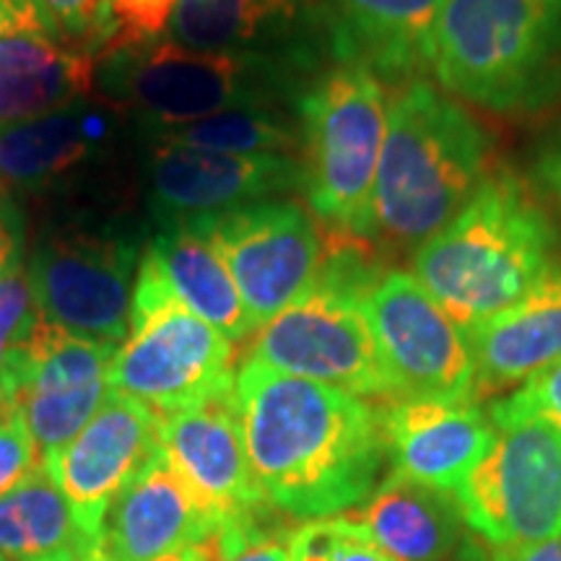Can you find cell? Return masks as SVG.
Listing matches in <instances>:
<instances>
[{"instance_id": "8992f818", "label": "cell", "mask_w": 561, "mask_h": 561, "mask_svg": "<svg viewBox=\"0 0 561 561\" xmlns=\"http://www.w3.org/2000/svg\"><path fill=\"white\" fill-rule=\"evenodd\" d=\"M385 271L380 257L362 244L328 248L318 280L257 328L248 359L364 401L396 398L362 307Z\"/></svg>"}, {"instance_id": "ba28073f", "label": "cell", "mask_w": 561, "mask_h": 561, "mask_svg": "<svg viewBox=\"0 0 561 561\" xmlns=\"http://www.w3.org/2000/svg\"><path fill=\"white\" fill-rule=\"evenodd\" d=\"M234 341L180 305L138 263L128 335L110 364V390L167 416L234 390Z\"/></svg>"}, {"instance_id": "52a82bcc", "label": "cell", "mask_w": 561, "mask_h": 561, "mask_svg": "<svg viewBox=\"0 0 561 561\" xmlns=\"http://www.w3.org/2000/svg\"><path fill=\"white\" fill-rule=\"evenodd\" d=\"M388 87L351 62H331L301 91V193L322 229L371 240V193L388 130Z\"/></svg>"}, {"instance_id": "2e32d148", "label": "cell", "mask_w": 561, "mask_h": 561, "mask_svg": "<svg viewBox=\"0 0 561 561\" xmlns=\"http://www.w3.org/2000/svg\"><path fill=\"white\" fill-rule=\"evenodd\" d=\"M159 450L219 528L273 510L252 473L234 390L159 416Z\"/></svg>"}, {"instance_id": "5b68a950", "label": "cell", "mask_w": 561, "mask_h": 561, "mask_svg": "<svg viewBox=\"0 0 561 561\" xmlns=\"http://www.w3.org/2000/svg\"><path fill=\"white\" fill-rule=\"evenodd\" d=\"M322 68L294 58L185 50L170 39L96 58L107 107L130 112L146 128H170L234 110L297 107Z\"/></svg>"}, {"instance_id": "ac0fdd59", "label": "cell", "mask_w": 561, "mask_h": 561, "mask_svg": "<svg viewBox=\"0 0 561 561\" xmlns=\"http://www.w3.org/2000/svg\"><path fill=\"white\" fill-rule=\"evenodd\" d=\"M377 413L392 473L450 494L496 437L489 411L476 398H390Z\"/></svg>"}, {"instance_id": "7402d4cb", "label": "cell", "mask_w": 561, "mask_h": 561, "mask_svg": "<svg viewBox=\"0 0 561 561\" xmlns=\"http://www.w3.org/2000/svg\"><path fill=\"white\" fill-rule=\"evenodd\" d=\"M348 515L396 561H453L468 546L455 494L396 473Z\"/></svg>"}, {"instance_id": "1f68e13d", "label": "cell", "mask_w": 561, "mask_h": 561, "mask_svg": "<svg viewBox=\"0 0 561 561\" xmlns=\"http://www.w3.org/2000/svg\"><path fill=\"white\" fill-rule=\"evenodd\" d=\"M42 462L24 419L0 405V496L30 476Z\"/></svg>"}, {"instance_id": "3957f363", "label": "cell", "mask_w": 561, "mask_h": 561, "mask_svg": "<svg viewBox=\"0 0 561 561\" xmlns=\"http://www.w3.org/2000/svg\"><path fill=\"white\" fill-rule=\"evenodd\" d=\"M559 229L533 185L494 167L471 203L411 255V273L462 331L494 318L559 263Z\"/></svg>"}, {"instance_id": "7a4b0ae2", "label": "cell", "mask_w": 561, "mask_h": 561, "mask_svg": "<svg viewBox=\"0 0 561 561\" xmlns=\"http://www.w3.org/2000/svg\"><path fill=\"white\" fill-rule=\"evenodd\" d=\"M494 167V138L466 104L430 79L396 87L371 193V242L413 255L471 203Z\"/></svg>"}, {"instance_id": "4dcf8cb0", "label": "cell", "mask_w": 561, "mask_h": 561, "mask_svg": "<svg viewBox=\"0 0 561 561\" xmlns=\"http://www.w3.org/2000/svg\"><path fill=\"white\" fill-rule=\"evenodd\" d=\"M39 3L62 42L91 50L100 58L110 42L107 0H39Z\"/></svg>"}, {"instance_id": "e0dca14e", "label": "cell", "mask_w": 561, "mask_h": 561, "mask_svg": "<svg viewBox=\"0 0 561 561\" xmlns=\"http://www.w3.org/2000/svg\"><path fill=\"white\" fill-rule=\"evenodd\" d=\"M185 50L271 55L331 66V39L314 0H180L167 37Z\"/></svg>"}, {"instance_id": "4fadbf2b", "label": "cell", "mask_w": 561, "mask_h": 561, "mask_svg": "<svg viewBox=\"0 0 561 561\" xmlns=\"http://www.w3.org/2000/svg\"><path fill=\"white\" fill-rule=\"evenodd\" d=\"M159 455V413L110 390L100 411L45 468L70 504L76 523L96 546L112 502Z\"/></svg>"}, {"instance_id": "f546056e", "label": "cell", "mask_w": 561, "mask_h": 561, "mask_svg": "<svg viewBox=\"0 0 561 561\" xmlns=\"http://www.w3.org/2000/svg\"><path fill=\"white\" fill-rule=\"evenodd\" d=\"M180 0H107L110 42L102 55L164 39Z\"/></svg>"}, {"instance_id": "277c9868", "label": "cell", "mask_w": 561, "mask_h": 561, "mask_svg": "<svg viewBox=\"0 0 561 561\" xmlns=\"http://www.w3.org/2000/svg\"><path fill=\"white\" fill-rule=\"evenodd\" d=\"M432 73L462 104L530 117L561 102V0H445Z\"/></svg>"}, {"instance_id": "d6986e66", "label": "cell", "mask_w": 561, "mask_h": 561, "mask_svg": "<svg viewBox=\"0 0 561 561\" xmlns=\"http://www.w3.org/2000/svg\"><path fill=\"white\" fill-rule=\"evenodd\" d=\"M216 530V517L159 450L112 502L91 561H157L187 546L208 543Z\"/></svg>"}, {"instance_id": "484cf974", "label": "cell", "mask_w": 561, "mask_h": 561, "mask_svg": "<svg viewBox=\"0 0 561 561\" xmlns=\"http://www.w3.org/2000/svg\"><path fill=\"white\" fill-rule=\"evenodd\" d=\"M0 557L9 561H87L94 543L45 462L0 496Z\"/></svg>"}, {"instance_id": "8fae6325", "label": "cell", "mask_w": 561, "mask_h": 561, "mask_svg": "<svg viewBox=\"0 0 561 561\" xmlns=\"http://www.w3.org/2000/svg\"><path fill=\"white\" fill-rule=\"evenodd\" d=\"M138 248L125 237L60 229L34 248L26 276L45 322L107 346L130 325Z\"/></svg>"}, {"instance_id": "83f0119b", "label": "cell", "mask_w": 561, "mask_h": 561, "mask_svg": "<svg viewBox=\"0 0 561 561\" xmlns=\"http://www.w3.org/2000/svg\"><path fill=\"white\" fill-rule=\"evenodd\" d=\"M42 322L30 276L21 263L0 273V405H9Z\"/></svg>"}, {"instance_id": "60d3db41", "label": "cell", "mask_w": 561, "mask_h": 561, "mask_svg": "<svg viewBox=\"0 0 561 561\" xmlns=\"http://www.w3.org/2000/svg\"><path fill=\"white\" fill-rule=\"evenodd\" d=\"M87 561H91V559H87Z\"/></svg>"}, {"instance_id": "74e56055", "label": "cell", "mask_w": 561, "mask_h": 561, "mask_svg": "<svg viewBox=\"0 0 561 561\" xmlns=\"http://www.w3.org/2000/svg\"><path fill=\"white\" fill-rule=\"evenodd\" d=\"M491 561H561V536L538 543L496 546Z\"/></svg>"}, {"instance_id": "9c48e42d", "label": "cell", "mask_w": 561, "mask_h": 561, "mask_svg": "<svg viewBox=\"0 0 561 561\" xmlns=\"http://www.w3.org/2000/svg\"><path fill=\"white\" fill-rule=\"evenodd\" d=\"M496 437L455 491L462 520L491 546L561 536V434L543 419L494 398Z\"/></svg>"}, {"instance_id": "d6a6232c", "label": "cell", "mask_w": 561, "mask_h": 561, "mask_svg": "<svg viewBox=\"0 0 561 561\" xmlns=\"http://www.w3.org/2000/svg\"><path fill=\"white\" fill-rule=\"evenodd\" d=\"M528 182L543 201L557 229L561 227V125L543 133L530 153Z\"/></svg>"}, {"instance_id": "ffe728a7", "label": "cell", "mask_w": 561, "mask_h": 561, "mask_svg": "<svg viewBox=\"0 0 561 561\" xmlns=\"http://www.w3.org/2000/svg\"><path fill=\"white\" fill-rule=\"evenodd\" d=\"M333 62L367 68L385 87L424 79L445 0H314Z\"/></svg>"}, {"instance_id": "e575fe53", "label": "cell", "mask_w": 561, "mask_h": 561, "mask_svg": "<svg viewBox=\"0 0 561 561\" xmlns=\"http://www.w3.org/2000/svg\"><path fill=\"white\" fill-rule=\"evenodd\" d=\"M11 34H45L60 39L39 0H0V37Z\"/></svg>"}, {"instance_id": "8d00e7d4", "label": "cell", "mask_w": 561, "mask_h": 561, "mask_svg": "<svg viewBox=\"0 0 561 561\" xmlns=\"http://www.w3.org/2000/svg\"><path fill=\"white\" fill-rule=\"evenodd\" d=\"M333 561H396L388 557L380 546H377L371 538L367 536V530L362 528L354 517L343 515V536L339 549H335Z\"/></svg>"}, {"instance_id": "6da1fadb", "label": "cell", "mask_w": 561, "mask_h": 561, "mask_svg": "<svg viewBox=\"0 0 561 561\" xmlns=\"http://www.w3.org/2000/svg\"><path fill=\"white\" fill-rule=\"evenodd\" d=\"M234 403L252 473L280 515H346L377 489L388 458L377 405L252 359L234 375Z\"/></svg>"}, {"instance_id": "7c38bea8", "label": "cell", "mask_w": 561, "mask_h": 561, "mask_svg": "<svg viewBox=\"0 0 561 561\" xmlns=\"http://www.w3.org/2000/svg\"><path fill=\"white\" fill-rule=\"evenodd\" d=\"M362 307L396 398H473L468 333L413 273L388 268Z\"/></svg>"}, {"instance_id": "d590c367", "label": "cell", "mask_w": 561, "mask_h": 561, "mask_svg": "<svg viewBox=\"0 0 561 561\" xmlns=\"http://www.w3.org/2000/svg\"><path fill=\"white\" fill-rule=\"evenodd\" d=\"M21 248H24L21 210L9 187L0 185V273L21 263Z\"/></svg>"}, {"instance_id": "cb8c5ba5", "label": "cell", "mask_w": 561, "mask_h": 561, "mask_svg": "<svg viewBox=\"0 0 561 561\" xmlns=\"http://www.w3.org/2000/svg\"><path fill=\"white\" fill-rule=\"evenodd\" d=\"M107 138L102 107L81 100L70 107L0 123V185L39 193L81 170Z\"/></svg>"}, {"instance_id": "836d02e7", "label": "cell", "mask_w": 561, "mask_h": 561, "mask_svg": "<svg viewBox=\"0 0 561 561\" xmlns=\"http://www.w3.org/2000/svg\"><path fill=\"white\" fill-rule=\"evenodd\" d=\"M500 398H507L520 411L543 419L546 424L561 434V359L538 371L536 377H530L517 390Z\"/></svg>"}, {"instance_id": "ab89813d", "label": "cell", "mask_w": 561, "mask_h": 561, "mask_svg": "<svg viewBox=\"0 0 561 561\" xmlns=\"http://www.w3.org/2000/svg\"><path fill=\"white\" fill-rule=\"evenodd\" d=\"M0 561H9V559H3V557H0Z\"/></svg>"}, {"instance_id": "4316f807", "label": "cell", "mask_w": 561, "mask_h": 561, "mask_svg": "<svg viewBox=\"0 0 561 561\" xmlns=\"http://www.w3.org/2000/svg\"><path fill=\"white\" fill-rule=\"evenodd\" d=\"M149 136L161 144L193 146V149L240 153V157H299L297 112L289 115L284 107L234 110L170 128H149Z\"/></svg>"}, {"instance_id": "30bf717a", "label": "cell", "mask_w": 561, "mask_h": 561, "mask_svg": "<svg viewBox=\"0 0 561 561\" xmlns=\"http://www.w3.org/2000/svg\"><path fill=\"white\" fill-rule=\"evenodd\" d=\"M195 224L208 231L229 265L255 331L320 276L325 237L310 208L297 201H255Z\"/></svg>"}, {"instance_id": "5bb4252c", "label": "cell", "mask_w": 561, "mask_h": 561, "mask_svg": "<svg viewBox=\"0 0 561 561\" xmlns=\"http://www.w3.org/2000/svg\"><path fill=\"white\" fill-rule=\"evenodd\" d=\"M294 191H301L299 157H240L153 140L149 198L161 224L210 219Z\"/></svg>"}, {"instance_id": "44dd1931", "label": "cell", "mask_w": 561, "mask_h": 561, "mask_svg": "<svg viewBox=\"0 0 561 561\" xmlns=\"http://www.w3.org/2000/svg\"><path fill=\"white\" fill-rule=\"evenodd\" d=\"M468 333L476 385L473 398H496L520 388L561 359V263L515 305L479 322Z\"/></svg>"}, {"instance_id": "d4e9b609", "label": "cell", "mask_w": 561, "mask_h": 561, "mask_svg": "<svg viewBox=\"0 0 561 561\" xmlns=\"http://www.w3.org/2000/svg\"><path fill=\"white\" fill-rule=\"evenodd\" d=\"M96 55L45 34L0 37V123L26 121L87 100Z\"/></svg>"}, {"instance_id": "9a60e30c", "label": "cell", "mask_w": 561, "mask_h": 561, "mask_svg": "<svg viewBox=\"0 0 561 561\" xmlns=\"http://www.w3.org/2000/svg\"><path fill=\"white\" fill-rule=\"evenodd\" d=\"M115 351L42 322L16 396L3 405L24 419L42 460L62 450L100 411Z\"/></svg>"}, {"instance_id": "f1b7e54d", "label": "cell", "mask_w": 561, "mask_h": 561, "mask_svg": "<svg viewBox=\"0 0 561 561\" xmlns=\"http://www.w3.org/2000/svg\"><path fill=\"white\" fill-rule=\"evenodd\" d=\"M280 512L248 520L224 523L210 536L208 549L214 561H291V533L278 520Z\"/></svg>"}, {"instance_id": "603a6c76", "label": "cell", "mask_w": 561, "mask_h": 561, "mask_svg": "<svg viewBox=\"0 0 561 561\" xmlns=\"http://www.w3.org/2000/svg\"><path fill=\"white\" fill-rule=\"evenodd\" d=\"M140 263L151 268L180 305L214 325L231 341H244L255 331L244 301L208 231L195 221L164 224Z\"/></svg>"}, {"instance_id": "f35d334b", "label": "cell", "mask_w": 561, "mask_h": 561, "mask_svg": "<svg viewBox=\"0 0 561 561\" xmlns=\"http://www.w3.org/2000/svg\"><path fill=\"white\" fill-rule=\"evenodd\" d=\"M157 561H214V559H210L208 543H203V546H187V549L167 553V557H161Z\"/></svg>"}]
</instances>
